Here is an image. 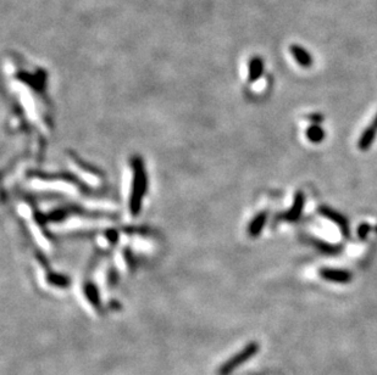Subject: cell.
Wrapping results in <instances>:
<instances>
[{"label":"cell","instance_id":"6da1fadb","mask_svg":"<svg viewBox=\"0 0 377 375\" xmlns=\"http://www.w3.org/2000/svg\"><path fill=\"white\" fill-rule=\"evenodd\" d=\"M259 351V345L257 342H250L249 345H247L243 350H241L237 354L231 357L225 364L221 365V368L218 369V374L220 375H230L235 369L241 367L243 363H246L247 360H249L252 357H254Z\"/></svg>","mask_w":377,"mask_h":375},{"label":"cell","instance_id":"7a4b0ae2","mask_svg":"<svg viewBox=\"0 0 377 375\" xmlns=\"http://www.w3.org/2000/svg\"><path fill=\"white\" fill-rule=\"evenodd\" d=\"M321 278L335 283H348L352 280V274L344 269H333V268H324L320 270Z\"/></svg>","mask_w":377,"mask_h":375},{"label":"cell","instance_id":"3957f363","mask_svg":"<svg viewBox=\"0 0 377 375\" xmlns=\"http://www.w3.org/2000/svg\"><path fill=\"white\" fill-rule=\"evenodd\" d=\"M319 212H320L322 216H325L326 218H329L332 222H335V223L341 228L342 232H343L345 235H348V233H349V228H348V221L344 218V216H342L341 213H338L337 211H335V210L330 209V207H327V206H321L320 209H319Z\"/></svg>","mask_w":377,"mask_h":375},{"label":"cell","instance_id":"277c9868","mask_svg":"<svg viewBox=\"0 0 377 375\" xmlns=\"http://www.w3.org/2000/svg\"><path fill=\"white\" fill-rule=\"evenodd\" d=\"M304 201H305V199H304L303 193H297L292 209H290L287 213H284V216L282 218H284L286 221H290V222L297 221V219L300 217L301 212H303Z\"/></svg>","mask_w":377,"mask_h":375},{"label":"cell","instance_id":"5b68a950","mask_svg":"<svg viewBox=\"0 0 377 375\" xmlns=\"http://www.w3.org/2000/svg\"><path fill=\"white\" fill-rule=\"evenodd\" d=\"M376 133H377L376 128H373L372 126L367 127V128L364 131V133L361 134L360 139H359V149L364 150V151L369 149L370 146L372 145L373 140H375Z\"/></svg>","mask_w":377,"mask_h":375},{"label":"cell","instance_id":"8992f818","mask_svg":"<svg viewBox=\"0 0 377 375\" xmlns=\"http://www.w3.org/2000/svg\"><path fill=\"white\" fill-rule=\"evenodd\" d=\"M266 219H267L266 212L259 213L257 217L253 219L252 223H250V227H249L250 235L257 236L259 234V233L261 232V229H263V228H264L265 223H266Z\"/></svg>","mask_w":377,"mask_h":375},{"label":"cell","instance_id":"52a82bcc","mask_svg":"<svg viewBox=\"0 0 377 375\" xmlns=\"http://www.w3.org/2000/svg\"><path fill=\"white\" fill-rule=\"evenodd\" d=\"M307 137L312 143H321L325 138V132L324 129H321L318 125H313L308 128L307 131Z\"/></svg>","mask_w":377,"mask_h":375},{"label":"cell","instance_id":"ba28073f","mask_svg":"<svg viewBox=\"0 0 377 375\" xmlns=\"http://www.w3.org/2000/svg\"><path fill=\"white\" fill-rule=\"evenodd\" d=\"M292 53L295 56V59H297L299 65H301V66H310V65H312V59H310L309 54L305 53V50H303V49L293 48Z\"/></svg>","mask_w":377,"mask_h":375},{"label":"cell","instance_id":"9c48e42d","mask_svg":"<svg viewBox=\"0 0 377 375\" xmlns=\"http://www.w3.org/2000/svg\"><path fill=\"white\" fill-rule=\"evenodd\" d=\"M261 70H263V63H261L260 60L259 59L252 60V63H250V72H249V76H250V79H252V82L260 76Z\"/></svg>","mask_w":377,"mask_h":375},{"label":"cell","instance_id":"30bf717a","mask_svg":"<svg viewBox=\"0 0 377 375\" xmlns=\"http://www.w3.org/2000/svg\"><path fill=\"white\" fill-rule=\"evenodd\" d=\"M370 230H371V228H370L369 224H362V226L359 227V230H358L359 238L362 239V240H365L367 234L370 233Z\"/></svg>","mask_w":377,"mask_h":375},{"label":"cell","instance_id":"8fae6325","mask_svg":"<svg viewBox=\"0 0 377 375\" xmlns=\"http://www.w3.org/2000/svg\"><path fill=\"white\" fill-rule=\"evenodd\" d=\"M316 244L319 245V246H318L319 249L324 251V252H335V251L338 250V247H335V246H333V245H332V246H331V245L325 244V242H318V241H316Z\"/></svg>","mask_w":377,"mask_h":375},{"label":"cell","instance_id":"7c38bea8","mask_svg":"<svg viewBox=\"0 0 377 375\" xmlns=\"http://www.w3.org/2000/svg\"><path fill=\"white\" fill-rule=\"evenodd\" d=\"M310 118H312V120H310V121H315V122H321V121H322V116H320V115H312V116H310Z\"/></svg>","mask_w":377,"mask_h":375},{"label":"cell","instance_id":"4fadbf2b","mask_svg":"<svg viewBox=\"0 0 377 375\" xmlns=\"http://www.w3.org/2000/svg\"><path fill=\"white\" fill-rule=\"evenodd\" d=\"M372 127L373 128L377 129V116L375 117V120H373V123H372Z\"/></svg>","mask_w":377,"mask_h":375},{"label":"cell","instance_id":"5bb4252c","mask_svg":"<svg viewBox=\"0 0 377 375\" xmlns=\"http://www.w3.org/2000/svg\"><path fill=\"white\" fill-rule=\"evenodd\" d=\"M376 230H377V228H376Z\"/></svg>","mask_w":377,"mask_h":375}]
</instances>
